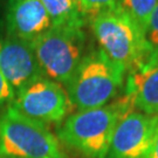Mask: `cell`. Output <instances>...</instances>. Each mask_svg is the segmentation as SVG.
Masks as SVG:
<instances>
[{
  "label": "cell",
  "mask_w": 158,
  "mask_h": 158,
  "mask_svg": "<svg viewBox=\"0 0 158 158\" xmlns=\"http://www.w3.org/2000/svg\"><path fill=\"white\" fill-rule=\"evenodd\" d=\"M134 110V103L125 94L110 104L70 115L59 130V137L87 157L106 158L118 122Z\"/></svg>",
  "instance_id": "1"
},
{
  "label": "cell",
  "mask_w": 158,
  "mask_h": 158,
  "mask_svg": "<svg viewBox=\"0 0 158 158\" xmlns=\"http://www.w3.org/2000/svg\"><path fill=\"white\" fill-rule=\"evenodd\" d=\"M91 27L101 52L124 73L150 63L144 32L119 6L94 18Z\"/></svg>",
  "instance_id": "2"
},
{
  "label": "cell",
  "mask_w": 158,
  "mask_h": 158,
  "mask_svg": "<svg viewBox=\"0 0 158 158\" xmlns=\"http://www.w3.org/2000/svg\"><path fill=\"white\" fill-rule=\"evenodd\" d=\"M124 72L114 64L103 52L82 59L77 70L67 83L70 106L79 111L106 106L123 85Z\"/></svg>",
  "instance_id": "3"
},
{
  "label": "cell",
  "mask_w": 158,
  "mask_h": 158,
  "mask_svg": "<svg viewBox=\"0 0 158 158\" xmlns=\"http://www.w3.org/2000/svg\"><path fill=\"white\" fill-rule=\"evenodd\" d=\"M0 155L11 158H62L47 125L10 106L0 115Z\"/></svg>",
  "instance_id": "4"
},
{
  "label": "cell",
  "mask_w": 158,
  "mask_h": 158,
  "mask_svg": "<svg viewBox=\"0 0 158 158\" xmlns=\"http://www.w3.org/2000/svg\"><path fill=\"white\" fill-rule=\"evenodd\" d=\"M44 75L67 85L82 61V28L53 27L31 42Z\"/></svg>",
  "instance_id": "5"
},
{
  "label": "cell",
  "mask_w": 158,
  "mask_h": 158,
  "mask_svg": "<svg viewBox=\"0 0 158 158\" xmlns=\"http://www.w3.org/2000/svg\"><path fill=\"white\" fill-rule=\"evenodd\" d=\"M13 107L42 123L61 122L70 108L67 91L57 82L41 77L17 93Z\"/></svg>",
  "instance_id": "6"
},
{
  "label": "cell",
  "mask_w": 158,
  "mask_h": 158,
  "mask_svg": "<svg viewBox=\"0 0 158 158\" xmlns=\"http://www.w3.org/2000/svg\"><path fill=\"white\" fill-rule=\"evenodd\" d=\"M158 124V115L131 111L115 129L108 158H147Z\"/></svg>",
  "instance_id": "7"
},
{
  "label": "cell",
  "mask_w": 158,
  "mask_h": 158,
  "mask_svg": "<svg viewBox=\"0 0 158 158\" xmlns=\"http://www.w3.org/2000/svg\"><path fill=\"white\" fill-rule=\"evenodd\" d=\"M0 70L14 93L44 77L31 44L12 36L0 39Z\"/></svg>",
  "instance_id": "8"
},
{
  "label": "cell",
  "mask_w": 158,
  "mask_h": 158,
  "mask_svg": "<svg viewBox=\"0 0 158 158\" xmlns=\"http://www.w3.org/2000/svg\"><path fill=\"white\" fill-rule=\"evenodd\" d=\"M5 25L8 36L29 44L53 26L41 0H8Z\"/></svg>",
  "instance_id": "9"
},
{
  "label": "cell",
  "mask_w": 158,
  "mask_h": 158,
  "mask_svg": "<svg viewBox=\"0 0 158 158\" xmlns=\"http://www.w3.org/2000/svg\"><path fill=\"white\" fill-rule=\"evenodd\" d=\"M127 95L143 114L158 115V61L130 72Z\"/></svg>",
  "instance_id": "10"
},
{
  "label": "cell",
  "mask_w": 158,
  "mask_h": 158,
  "mask_svg": "<svg viewBox=\"0 0 158 158\" xmlns=\"http://www.w3.org/2000/svg\"><path fill=\"white\" fill-rule=\"evenodd\" d=\"M53 27L82 28L85 17L76 0H41Z\"/></svg>",
  "instance_id": "11"
},
{
  "label": "cell",
  "mask_w": 158,
  "mask_h": 158,
  "mask_svg": "<svg viewBox=\"0 0 158 158\" xmlns=\"http://www.w3.org/2000/svg\"><path fill=\"white\" fill-rule=\"evenodd\" d=\"M157 5L158 0H121L119 2L121 10L137 23L144 34L149 20Z\"/></svg>",
  "instance_id": "12"
},
{
  "label": "cell",
  "mask_w": 158,
  "mask_h": 158,
  "mask_svg": "<svg viewBox=\"0 0 158 158\" xmlns=\"http://www.w3.org/2000/svg\"><path fill=\"white\" fill-rule=\"evenodd\" d=\"M83 17L93 20L103 12L110 11L119 6L121 0H76Z\"/></svg>",
  "instance_id": "13"
},
{
  "label": "cell",
  "mask_w": 158,
  "mask_h": 158,
  "mask_svg": "<svg viewBox=\"0 0 158 158\" xmlns=\"http://www.w3.org/2000/svg\"><path fill=\"white\" fill-rule=\"evenodd\" d=\"M145 41L150 51V63L158 61V5L155 8L145 29ZM149 63V64H150Z\"/></svg>",
  "instance_id": "14"
},
{
  "label": "cell",
  "mask_w": 158,
  "mask_h": 158,
  "mask_svg": "<svg viewBox=\"0 0 158 158\" xmlns=\"http://www.w3.org/2000/svg\"><path fill=\"white\" fill-rule=\"evenodd\" d=\"M14 96H15V93L12 89L10 83L5 79L4 74L1 73V70H0V107L4 106L7 102L13 101Z\"/></svg>",
  "instance_id": "15"
},
{
  "label": "cell",
  "mask_w": 158,
  "mask_h": 158,
  "mask_svg": "<svg viewBox=\"0 0 158 158\" xmlns=\"http://www.w3.org/2000/svg\"><path fill=\"white\" fill-rule=\"evenodd\" d=\"M147 158H158V124L155 131V135H153V139L151 143V147L150 150L148 152Z\"/></svg>",
  "instance_id": "16"
},
{
  "label": "cell",
  "mask_w": 158,
  "mask_h": 158,
  "mask_svg": "<svg viewBox=\"0 0 158 158\" xmlns=\"http://www.w3.org/2000/svg\"><path fill=\"white\" fill-rule=\"evenodd\" d=\"M2 28V20H1V18H0V31Z\"/></svg>",
  "instance_id": "17"
}]
</instances>
